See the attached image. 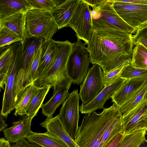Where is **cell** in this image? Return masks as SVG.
<instances>
[{
  "instance_id": "cell-3",
  "label": "cell",
  "mask_w": 147,
  "mask_h": 147,
  "mask_svg": "<svg viewBox=\"0 0 147 147\" xmlns=\"http://www.w3.org/2000/svg\"><path fill=\"white\" fill-rule=\"evenodd\" d=\"M12 58L10 68L5 86L0 115L6 119L15 109L17 98V69L22 59L24 46L21 42L10 45Z\"/></svg>"
},
{
  "instance_id": "cell-12",
  "label": "cell",
  "mask_w": 147,
  "mask_h": 147,
  "mask_svg": "<svg viewBox=\"0 0 147 147\" xmlns=\"http://www.w3.org/2000/svg\"><path fill=\"white\" fill-rule=\"evenodd\" d=\"M122 120L124 134L139 129L147 130V98L132 110L122 115Z\"/></svg>"
},
{
  "instance_id": "cell-29",
  "label": "cell",
  "mask_w": 147,
  "mask_h": 147,
  "mask_svg": "<svg viewBox=\"0 0 147 147\" xmlns=\"http://www.w3.org/2000/svg\"><path fill=\"white\" fill-rule=\"evenodd\" d=\"M147 98V82L138 92L120 108L122 115L135 108Z\"/></svg>"
},
{
  "instance_id": "cell-15",
  "label": "cell",
  "mask_w": 147,
  "mask_h": 147,
  "mask_svg": "<svg viewBox=\"0 0 147 147\" xmlns=\"http://www.w3.org/2000/svg\"><path fill=\"white\" fill-rule=\"evenodd\" d=\"M126 80L121 78L109 86L104 87L102 90L91 102L85 104H82L79 110L82 114H89L95 110L103 108L106 102L110 99L114 93Z\"/></svg>"
},
{
  "instance_id": "cell-24",
  "label": "cell",
  "mask_w": 147,
  "mask_h": 147,
  "mask_svg": "<svg viewBox=\"0 0 147 147\" xmlns=\"http://www.w3.org/2000/svg\"><path fill=\"white\" fill-rule=\"evenodd\" d=\"M50 85H45L40 88L32 97L26 110V115L33 118L36 115L40 108L44 100L51 88Z\"/></svg>"
},
{
  "instance_id": "cell-35",
  "label": "cell",
  "mask_w": 147,
  "mask_h": 147,
  "mask_svg": "<svg viewBox=\"0 0 147 147\" xmlns=\"http://www.w3.org/2000/svg\"><path fill=\"white\" fill-rule=\"evenodd\" d=\"M11 147H42L38 144L26 138L13 144Z\"/></svg>"
},
{
  "instance_id": "cell-11",
  "label": "cell",
  "mask_w": 147,
  "mask_h": 147,
  "mask_svg": "<svg viewBox=\"0 0 147 147\" xmlns=\"http://www.w3.org/2000/svg\"><path fill=\"white\" fill-rule=\"evenodd\" d=\"M92 8V19L107 22L132 35L136 32V30L128 25L117 13L113 0H103L100 5Z\"/></svg>"
},
{
  "instance_id": "cell-32",
  "label": "cell",
  "mask_w": 147,
  "mask_h": 147,
  "mask_svg": "<svg viewBox=\"0 0 147 147\" xmlns=\"http://www.w3.org/2000/svg\"><path fill=\"white\" fill-rule=\"evenodd\" d=\"M147 78V69L136 68L130 64L122 71L120 78L126 80Z\"/></svg>"
},
{
  "instance_id": "cell-30",
  "label": "cell",
  "mask_w": 147,
  "mask_h": 147,
  "mask_svg": "<svg viewBox=\"0 0 147 147\" xmlns=\"http://www.w3.org/2000/svg\"><path fill=\"white\" fill-rule=\"evenodd\" d=\"M21 42L24 46L22 40L16 33L5 27L0 26V48Z\"/></svg>"
},
{
  "instance_id": "cell-20",
  "label": "cell",
  "mask_w": 147,
  "mask_h": 147,
  "mask_svg": "<svg viewBox=\"0 0 147 147\" xmlns=\"http://www.w3.org/2000/svg\"><path fill=\"white\" fill-rule=\"evenodd\" d=\"M26 12L18 13L0 18V26L7 28L17 34L22 40L24 45L26 33Z\"/></svg>"
},
{
  "instance_id": "cell-1",
  "label": "cell",
  "mask_w": 147,
  "mask_h": 147,
  "mask_svg": "<svg viewBox=\"0 0 147 147\" xmlns=\"http://www.w3.org/2000/svg\"><path fill=\"white\" fill-rule=\"evenodd\" d=\"M87 47L90 63L99 65L104 76L120 65L131 62L134 46L132 35L106 24L94 26Z\"/></svg>"
},
{
  "instance_id": "cell-13",
  "label": "cell",
  "mask_w": 147,
  "mask_h": 147,
  "mask_svg": "<svg viewBox=\"0 0 147 147\" xmlns=\"http://www.w3.org/2000/svg\"><path fill=\"white\" fill-rule=\"evenodd\" d=\"M147 82V78L126 80L111 97L112 102L120 108L129 100Z\"/></svg>"
},
{
  "instance_id": "cell-18",
  "label": "cell",
  "mask_w": 147,
  "mask_h": 147,
  "mask_svg": "<svg viewBox=\"0 0 147 147\" xmlns=\"http://www.w3.org/2000/svg\"><path fill=\"white\" fill-rule=\"evenodd\" d=\"M71 81L57 84L53 86V92L51 99L46 103L42 104L40 108L42 114L47 117H53L56 109L62 104L69 95V90L72 84Z\"/></svg>"
},
{
  "instance_id": "cell-31",
  "label": "cell",
  "mask_w": 147,
  "mask_h": 147,
  "mask_svg": "<svg viewBox=\"0 0 147 147\" xmlns=\"http://www.w3.org/2000/svg\"><path fill=\"white\" fill-rule=\"evenodd\" d=\"M65 0H26L30 10L37 9L50 11Z\"/></svg>"
},
{
  "instance_id": "cell-38",
  "label": "cell",
  "mask_w": 147,
  "mask_h": 147,
  "mask_svg": "<svg viewBox=\"0 0 147 147\" xmlns=\"http://www.w3.org/2000/svg\"><path fill=\"white\" fill-rule=\"evenodd\" d=\"M92 7L97 6L101 3L103 0H84Z\"/></svg>"
},
{
  "instance_id": "cell-41",
  "label": "cell",
  "mask_w": 147,
  "mask_h": 147,
  "mask_svg": "<svg viewBox=\"0 0 147 147\" xmlns=\"http://www.w3.org/2000/svg\"><path fill=\"white\" fill-rule=\"evenodd\" d=\"M138 147H147V140L145 138Z\"/></svg>"
},
{
  "instance_id": "cell-9",
  "label": "cell",
  "mask_w": 147,
  "mask_h": 147,
  "mask_svg": "<svg viewBox=\"0 0 147 147\" xmlns=\"http://www.w3.org/2000/svg\"><path fill=\"white\" fill-rule=\"evenodd\" d=\"M113 1L117 13L130 26L137 30L147 24V5Z\"/></svg>"
},
{
  "instance_id": "cell-22",
  "label": "cell",
  "mask_w": 147,
  "mask_h": 147,
  "mask_svg": "<svg viewBox=\"0 0 147 147\" xmlns=\"http://www.w3.org/2000/svg\"><path fill=\"white\" fill-rule=\"evenodd\" d=\"M40 88L33 83L21 91L15 103L14 115H26V110L28 105L32 97Z\"/></svg>"
},
{
  "instance_id": "cell-21",
  "label": "cell",
  "mask_w": 147,
  "mask_h": 147,
  "mask_svg": "<svg viewBox=\"0 0 147 147\" xmlns=\"http://www.w3.org/2000/svg\"><path fill=\"white\" fill-rule=\"evenodd\" d=\"M26 138L42 147H69L64 142L55 136L48 133H32Z\"/></svg>"
},
{
  "instance_id": "cell-16",
  "label": "cell",
  "mask_w": 147,
  "mask_h": 147,
  "mask_svg": "<svg viewBox=\"0 0 147 147\" xmlns=\"http://www.w3.org/2000/svg\"><path fill=\"white\" fill-rule=\"evenodd\" d=\"M81 0H66L50 12L58 30L67 27L74 16Z\"/></svg>"
},
{
  "instance_id": "cell-37",
  "label": "cell",
  "mask_w": 147,
  "mask_h": 147,
  "mask_svg": "<svg viewBox=\"0 0 147 147\" xmlns=\"http://www.w3.org/2000/svg\"><path fill=\"white\" fill-rule=\"evenodd\" d=\"M120 1L135 4L147 5V0H119Z\"/></svg>"
},
{
  "instance_id": "cell-7",
  "label": "cell",
  "mask_w": 147,
  "mask_h": 147,
  "mask_svg": "<svg viewBox=\"0 0 147 147\" xmlns=\"http://www.w3.org/2000/svg\"><path fill=\"white\" fill-rule=\"evenodd\" d=\"M80 98L78 90H74L62 104L59 114L65 128L74 140L79 127Z\"/></svg>"
},
{
  "instance_id": "cell-34",
  "label": "cell",
  "mask_w": 147,
  "mask_h": 147,
  "mask_svg": "<svg viewBox=\"0 0 147 147\" xmlns=\"http://www.w3.org/2000/svg\"><path fill=\"white\" fill-rule=\"evenodd\" d=\"M131 39L134 46L139 43L147 49V24L138 29L132 35Z\"/></svg>"
},
{
  "instance_id": "cell-26",
  "label": "cell",
  "mask_w": 147,
  "mask_h": 147,
  "mask_svg": "<svg viewBox=\"0 0 147 147\" xmlns=\"http://www.w3.org/2000/svg\"><path fill=\"white\" fill-rule=\"evenodd\" d=\"M147 131L141 129L124 134L116 147H138L145 138Z\"/></svg>"
},
{
  "instance_id": "cell-36",
  "label": "cell",
  "mask_w": 147,
  "mask_h": 147,
  "mask_svg": "<svg viewBox=\"0 0 147 147\" xmlns=\"http://www.w3.org/2000/svg\"><path fill=\"white\" fill-rule=\"evenodd\" d=\"M124 134L122 131L114 138L105 147H116Z\"/></svg>"
},
{
  "instance_id": "cell-17",
  "label": "cell",
  "mask_w": 147,
  "mask_h": 147,
  "mask_svg": "<svg viewBox=\"0 0 147 147\" xmlns=\"http://www.w3.org/2000/svg\"><path fill=\"white\" fill-rule=\"evenodd\" d=\"M33 119L27 115L21 119L13 122V125L2 131L4 138L10 144H14L23 139L32 133L31 129Z\"/></svg>"
},
{
  "instance_id": "cell-27",
  "label": "cell",
  "mask_w": 147,
  "mask_h": 147,
  "mask_svg": "<svg viewBox=\"0 0 147 147\" xmlns=\"http://www.w3.org/2000/svg\"><path fill=\"white\" fill-rule=\"evenodd\" d=\"M131 65L133 67L147 69V49L138 43L134 47Z\"/></svg>"
},
{
  "instance_id": "cell-14",
  "label": "cell",
  "mask_w": 147,
  "mask_h": 147,
  "mask_svg": "<svg viewBox=\"0 0 147 147\" xmlns=\"http://www.w3.org/2000/svg\"><path fill=\"white\" fill-rule=\"evenodd\" d=\"M58 52L59 48L56 41L52 38L42 40L36 80L48 72L57 58Z\"/></svg>"
},
{
  "instance_id": "cell-2",
  "label": "cell",
  "mask_w": 147,
  "mask_h": 147,
  "mask_svg": "<svg viewBox=\"0 0 147 147\" xmlns=\"http://www.w3.org/2000/svg\"><path fill=\"white\" fill-rule=\"evenodd\" d=\"M115 104L103 108L101 113L95 111L84 116L74 140L79 147H99L108 127L121 113Z\"/></svg>"
},
{
  "instance_id": "cell-8",
  "label": "cell",
  "mask_w": 147,
  "mask_h": 147,
  "mask_svg": "<svg viewBox=\"0 0 147 147\" xmlns=\"http://www.w3.org/2000/svg\"><path fill=\"white\" fill-rule=\"evenodd\" d=\"M84 0H81L68 26L76 32L77 37L88 45L90 41L94 31L91 10Z\"/></svg>"
},
{
  "instance_id": "cell-23",
  "label": "cell",
  "mask_w": 147,
  "mask_h": 147,
  "mask_svg": "<svg viewBox=\"0 0 147 147\" xmlns=\"http://www.w3.org/2000/svg\"><path fill=\"white\" fill-rule=\"evenodd\" d=\"M30 10L26 0H0V18Z\"/></svg>"
},
{
  "instance_id": "cell-6",
  "label": "cell",
  "mask_w": 147,
  "mask_h": 147,
  "mask_svg": "<svg viewBox=\"0 0 147 147\" xmlns=\"http://www.w3.org/2000/svg\"><path fill=\"white\" fill-rule=\"evenodd\" d=\"M77 38L76 41L73 43L68 60L66 74L72 83L80 85L88 74L90 58L87 47L80 39Z\"/></svg>"
},
{
  "instance_id": "cell-19",
  "label": "cell",
  "mask_w": 147,
  "mask_h": 147,
  "mask_svg": "<svg viewBox=\"0 0 147 147\" xmlns=\"http://www.w3.org/2000/svg\"><path fill=\"white\" fill-rule=\"evenodd\" d=\"M40 125L47 129V132L59 138L69 147H79L65 130L59 114L54 117H47Z\"/></svg>"
},
{
  "instance_id": "cell-39",
  "label": "cell",
  "mask_w": 147,
  "mask_h": 147,
  "mask_svg": "<svg viewBox=\"0 0 147 147\" xmlns=\"http://www.w3.org/2000/svg\"><path fill=\"white\" fill-rule=\"evenodd\" d=\"M7 124L5 122L4 117L1 115H0V131H3L7 127Z\"/></svg>"
},
{
  "instance_id": "cell-33",
  "label": "cell",
  "mask_w": 147,
  "mask_h": 147,
  "mask_svg": "<svg viewBox=\"0 0 147 147\" xmlns=\"http://www.w3.org/2000/svg\"><path fill=\"white\" fill-rule=\"evenodd\" d=\"M131 63L128 62L124 63L111 71L107 75L104 76V87L112 84L120 78L122 71Z\"/></svg>"
},
{
  "instance_id": "cell-25",
  "label": "cell",
  "mask_w": 147,
  "mask_h": 147,
  "mask_svg": "<svg viewBox=\"0 0 147 147\" xmlns=\"http://www.w3.org/2000/svg\"><path fill=\"white\" fill-rule=\"evenodd\" d=\"M0 48V86L4 89L10 68L12 53L10 45Z\"/></svg>"
},
{
  "instance_id": "cell-10",
  "label": "cell",
  "mask_w": 147,
  "mask_h": 147,
  "mask_svg": "<svg viewBox=\"0 0 147 147\" xmlns=\"http://www.w3.org/2000/svg\"><path fill=\"white\" fill-rule=\"evenodd\" d=\"M104 88V73L101 67L94 64L80 85L79 94L82 103L85 105L93 99Z\"/></svg>"
},
{
  "instance_id": "cell-40",
  "label": "cell",
  "mask_w": 147,
  "mask_h": 147,
  "mask_svg": "<svg viewBox=\"0 0 147 147\" xmlns=\"http://www.w3.org/2000/svg\"><path fill=\"white\" fill-rule=\"evenodd\" d=\"M0 147H11L10 143L4 138L0 139Z\"/></svg>"
},
{
  "instance_id": "cell-5",
  "label": "cell",
  "mask_w": 147,
  "mask_h": 147,
  "mask_svg": "<svg viewBox=\"0 0 147 147\" xmlns=\"http://www.w3.org/2000/svg\"><path fill=\"white\" fill-rule=\"evenodd\" d=\"M56 42L59 48L57 58L48 72L34 83L37 87H40L48 85L52 88L56 85L63 84L71 81L67 77L66 67L73 43L68 40L56 41Z\"/></svg>"
},
{
  "instance_id": "cell-4",
  "label": "cell",
  "mask_w": 147,
  "mask_h": 147,
  "mask_svg": "<svg viewBox=\"0 0 147 147\" xmlns=\"http://www.w3.org/2000/svg\"><path fill=\"white\" fill-rule=\"evenodd\" d=\"M58 27L49 11L32 9L26 13V39L40 40L52 38Z\"/></svg>"
},
{
  "instance_id": "cell-28",
  "label": "cell",
  "mask_w": 147,
  "mask_h": 147,
  "mask_svg": "<svg viewBox=\"0 0 147 147\" xmlns=\"http://www.w3.org/2000/svg\"><path fill=\"white\" fill-rule=\"evenodd\" d=\"M42 40L40 46L34 53L29 72L24 84L23 90L34 83L37 80L38 69L40 59Z\"/></svg>"
}]
</instances>
